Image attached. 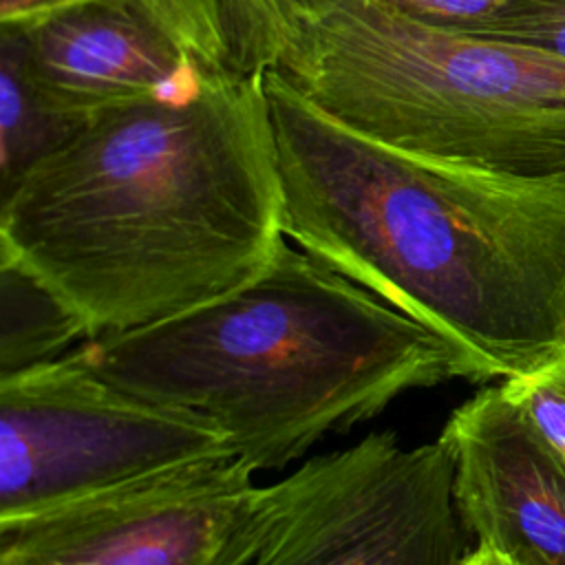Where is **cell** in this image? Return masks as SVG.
<instances>
[{
    "label": "cell",
    "mask_w": 565,
    "mask_h": 565,
    "mask_svg": "<svg viewBox=\"0 0 565 565\" xmlns=\"http://www.w3.org/2000/svg\"><path fill=\"white\" fill-rule=\"evenodd\" d=\"M282 238L265 75L97 115L0 192V256L55 289L88 340L241 287Z\"/></svg>",
    "instance_id": "1"
},
{
    "label": "cell",
    "mask_w": 565,
    "mask_h": 565,
    "mask_svg": "<svg viewBox=\"0 0 565 565\" xmlns=\"http://www.w3.org/2000/svg\"><path fill=\"white\" fill-rule=\"evenodd\" d=\"M282 234L419 322L479 382L565 353V177L413 154L265 73Z\"/></svg>",
    "instance_id": "2"
},
{
    "label": "cell",
    "mask_w": 565,
    "mask_h": 565,
    "mask_svg": "<svg viewBox=\"0 0 565 565\" xmlns=\"http://www.w3.org/2000/svg\"><path fill=\"white\" fill-rule=\"evenodd\" d=\"M106 380L214 422L254 470L475 366L433 331L287 236L241 287L181 316L77 349Z\"/></svg>",
    "instance_id": "3"
},
{
    "label": "cell",
    "mask_w": 565,
    "mask_h": 565,
    "mask_svg": "<svg viewBox=\"0 0 565 565\" xmlns=\"http://www.w3.org/2000/svg\"><path fill=\"white\" fill-rule=\"evenodd\" d=\"M278 73L386 146L519 177H565V60L344 0Z\"/></svg>",
    "instance_id": "4"
},
{
    "label": "cell",
    "mask_w": 565,
    "mask_h": 565,
    "mask_svg": "<svg viewBox=\"0 0 565 565\" xmlns=\"http://www.w3.org/2000/svg\"><path fill=\"white\" fill-rule=\"evenodd\" d=\"M221 457L234 450L214 422L121 388L77 349L0 377V521Z\"/></svg>",
    "instance_id": "5"
},
{
    "label": "cell",
    "mask_w": 565,
    "mask_h": 565,
    "mask_svg": "<svg viewBox=\"0 0 565 565\" xmlns=\"http://www.w3.org/2000/svg\"><path fill=\"white\" fill-rule=\"evenodd\" d=\"M271 501L254 565H463L470 554L441 437L402 448L395 433H371L302 463Z\"/></svg>",
    "instance_id": "6"
},
{
    "label": "cell",
    "mask_w": 565,
    "mask_h": 565,
    "mask_svg": "<svg viewBox=\"0 0 565 565\" xmlns=\"http://www.w3.org/2000/svg\"><path fill=\"white\" fill-rule=\"evenodd\" d=\"M271 505L243 459L196 461L0 521V565H245Z\"/></svg>",
    "instance_id": "7"
},
{
    "label": "cell",
    "mask_w": 565,
    "mask_h": 565,
    "mask_svg": "<svg viewBox=\"0 0 565 565\" xmlns=\"http://www.w3.org/2000/svg\"><path fill=\"white\" fill-rule=\"evenodd\" d=\"M0 42L44 104L77 124L205 84L141 0H88L26 29L2 26Z\"/></svg>",
    "instance_id": "8"
},
{
    "label": "cell",
    "mask_w": 565,
    "mask_h": 565,
    "mask_svg": "<svg viewBox=\"0 0 565 565\" xmlns=\"http://www.w3.org/2000/svg\"><path fill=\"white\" fill-rule=\"evenodd\" d=\"M439 437L477 547L508 565H565V461L503 388L488 386L455 408Z\"/></svg>",
    "instance_id": "9"
},
{
    "label": "cell",
    "mask_w": 565,
    "mask_h": 565,
    "mask_svg": "<svg viewBox=\"0 0 565 565\" xmlns=\"http://www.w3.org/2000/svg\"><path fill=\"white\" fill-rule=\"evenodd\" d=\"M201 79L245 82L278 71L298 38L344 0H141Z\"/></svg>",
    "instance_id": "10"
},
{
    "label": "cell",
    "mask_w": 565,
    "mask_h": 565,
    "mask_svg": "<svg viewBox=\"0 0 565 565\" xmlns=\"http://www.w3.org/2000/svg\"><path fill=\"white\" fill-rule=\"evenodd\" d=\"M79 335L82 316L33 271L0 256V377L60 358Z\"/></svg>",
    "instance_id": "11"
},
{
    "label": "cell",
    "mask_w": 565,
    "mask_h": 565,
    "mask_svg": "<svg viewBox=\"0 0 565 565\" xmlns=\"http://www.w3.org/2000/svg\"><path fill=\"white\" fill-rule=\"evenodd\" d=\"M0 192L84 124L44 104L24 77L15 53L0 42Z\"/></svg>",
    "instance_id": "12"
},
{
    "label": "cell",
    "mask_w": 565,
    "mask_h": 565,
    "mask_svg": "<svg viewBox=\"0 0 565 565\" xmlns=\"http://www.w3.org/2000/svg\"><path fill=\"white\" fill-rule=\"evenodd\" d=\"M501 388L565 461V353L532 373L508 377Z\"/></svg>",
    "instance_id": "13"
},
{
    "label": "cell",
    "mask_w": 565,
    "mask_h": 565,
    "mask_svg": "<svg viewBox=\"0 0 565 565\" xmlns=\"http://www.w3.org/2000/svg\"><path fill=\"white\" fill-rule=\"evenodd\" d=\"M470 35L525 44L565 60V0H510Z\"/></svg>",
    "instance_id": "14"
},
{
    "label": "cell",
    "mask_w": 565,
    "mask_h": 565,
    "mask_svg": "<svg viewBox=\"0 0 565 565\" xmlns=\"http://www.w3.org/2000/svg\"><path fill=\"white\" fill-rule=\"evenodd\" d=\"M373 4L408 20L472 33L490 22L510 0H371Z\"/></svg>",
    "instance_id": "15"
},
{
    "label": "cell",
    "mask_w": 565,
    "mask_h": 565,
    "mask_svg": "<svg viewBox=\"0 0 565 565\" xmlns=\"http://www.w3.org/2000/svg\"><path fill=\"white\" fill-rule=\"evenodd\" d=\"M88 0H0V24L26 29Z\"/></svg>",
    "instance_id": "16"
},
{
    "label": "cell",
    "mask_w": 565,
    "mask_h": 565,
    "mask_svg": "<svg viewBox=\"0 0 565 565\" xmlns=\"http://www.w3.org/2000/svg\"><path fill=\"white\" fill-rule=\"evenodd\" d=\"M463 565H508L499 554L486 550V547H477L468 554V558L463 561Z\"/></svg>",
    "instance_id": "17"
}]
</instances>
